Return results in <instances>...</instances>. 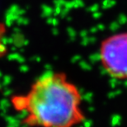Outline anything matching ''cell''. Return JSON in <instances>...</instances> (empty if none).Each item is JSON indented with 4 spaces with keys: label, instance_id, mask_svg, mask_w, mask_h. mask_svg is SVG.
I'll use <instances>...</instances> for the list:
<instances>
[{
    "label": "cell",
    "instance_id": "obj_1",
    "mask_svg": "<svg viewBox=\"0 0 127 127\" xmlns=\"http://www.w3.org/2000/svg\"><path fill=\"white\" fill-rule=\"evenodd\" d=\"M10 103L29 127H77L86 120L82 93L62 72L42 74L27 92L12 96Z\"/></svg>",
    "mask_w": 127,
    "mask_h": 127
},
{
    "label": "cell",
    "instance_id": "obj_2",
    "mask_svg": "<svg viewBox=\"0 0 127 127\" xmlns=\"http://www.w3.org/2000/svg\"><path fill=\"white\" fill-rule=\"evenodd\" d=\"M101 65L110 77L127 79V32L106 37L99 47Z\"/></svg>",
    "mask_w": 127,
    "mask_h": 127
},
{
    "label": "cell",
    "instance_id": "obj_3",
    "mask_svg": "<svg viewBox=\"0 0 127 127\" xmlns=\"http://www.w3.org/2000/svg\"><path fill=\"white\" fill-rule=\"evenodd\" d=\"M7 28L2 22H0V59L6 55L7 52V47L5 43V35Z\"/></svg>",
    "mask_w": 127,
    "mask_h": 127
}]
</instances>
